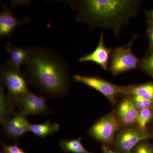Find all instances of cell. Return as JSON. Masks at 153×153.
Returning <instances> with one entry per match:
<instances>
[{
    "mask_svg": "<svg viewBox=\"0 0 153 153\" xmlns=\"http://www.w3.org/2000/svg\"><path fill=\"white\" fill-rule=\"evenodd\" d=\"M5 49L9 54L7 63L14 70L21 72V66L27 62L31 52V47H17L9 42L6 43Z\"/></svg>",
    "mask_w": 153,
    "mask_h": 153,
    "instance_id": "cell-13",
    "label": "cell"
},
{
    "mask_svg": "<svg viewBox=\"0 0 153 153\" xmlns=\"http://www.w3.org/2000/svg\"><path fill=\"white\" fill-rule=\"evenodd\" d=\"M146 34L149 43L148 52L150 54L153 52V25L149 22H147Z\"/></svg>",
    "mask_w": 153,
    "mask_h": 153,
    "instance_id": "cell-22",
    "label": "cell"
},
{
    "mask_svg": "<svg viewBox=\"0 0 153 153\" xmlns=\"http://www.w3.org/2000/svg\"><path fill=\"white\" fill-rule=\"evenodd\" d=\"M0 13L1 38L11 36L17 27L29 22L27 17H25L21 20L17 19L7 5L3 4Z\"/></svg>",
    "mask_w": 153,
    "mask_h": 153,
    "instance_id": "cell-12",
    "label": "cell"
},
{
    "mask_svg": "<svg viewBox=\"0 0 153 153\" xmlns=\"http://www.w3.org/2000/svg\"><path fill=\"white\" fill-rule=\"evenodd\" d=\"M121 125L113 111L104 116L91 127L88 132L97 140L109 146L113 143L115 137Z\"/></svg>",
    "mask_w": 153,
    "mask_h": 153,
    "instance_id": "cell-4",
    "label": "cell"
},
{
    "mask_svg": "<svg viewBox=\"0 0 153 153\" xmlns=\"http://www.w3.org/2000/svg\"><path fill=\"white\" fill-rule=\"evenodd\" d=\"M137 37L135 35L127 44L112 49L108 70L113 75L116 76L140 68L141 59L134 54L132 49Z\"/></svg>",
    "mask_w": 153,
    "mask_h": 153,
    "instance_id": "cell-3",
    "label": "cell"
},
{
    "mask_svg": "<svg viewBox=\"0 0 153 153\" xmlns=\"http://www.w3.org/2000/svg\"><path fill=\"white\" fill-rule=\"evenodd\" d=\"M2 145L3 151L5 153H26L21 148L16 145H8L1 142Z\"/></svg>",
    "mask_w": 153,
    "mask_h": 153,
    "instance_id": "cell-23",
    "label": "cell"
},
{
    "mask_svg": "<svg viewBox=\"0 0 153 153\" xmlns=\"http://www.w3.org/2000/svg\"><path fill=\"white\" fill-rule=\"evenodd\" d=\"M23 75L28 83L47 97H62L70 87L67 63L55 53L41 47H31Z\"/></svg>",
    "mask_w": 153,
    "mask_h": 153,
    "instance_id": "cell-1",
    "label": "cell"
},
{
    "mask_svg": "<svg viewBox=\"0 0 153 153\" xmlns=\"http://www.w3.org/2000/svg\"><path fill=\"white\" fill-rule=\"evenodd\" d=\"M125 95H138L148 100L153 101V83L126 86Z\"/></svg>",
    "mask_w": 153,
    "mask_h": 153,
    "instance_id": "cell-15",
    "label": "cell"
},
{
    "mask_svg": "<svg viewBox=\"0 0 153 153\" xmlns=\"http://www.w3.org/2000/svg\"><path fill=\"white\" fill-rule=\"evenodd\" d=\"M14 103L7 94H5L2 85L0 89V121L2 124L14 112Z\"/></svg>",
    "mask_w": 153,
    "mask_h": 153,
    "instance_id": "cell-16",
    "label": "cell"
},
{
    "mask_svg": "<svg viewBox=\"0 0 153 153\" xmlns=\"http://www.w3.org/2000/svg\"><path fill=\"white\" fill-rule=\"evenodd\" d=\"M77 12L76 20L91 29H109L116 36L138 13L141 1L80 0L66 1Z\"/></svg>",
    "mask_w": 153,
    "mask_h": 153,
    "instance_id": "cell-2",
    "label": "cell"
},
{
    "mask_svg": "<svg viewBox=\"0 0 153 153\" xmlns=\"http://www.w3.org/2000/svg\"><path fill=\"white\" fill-rule=\"evenodd\" d=\"M149 137L145 130L137 126H130L117 133L113 143L116 151L122 153H131L136 146Z\"/></svg>",
    "mask_w": 153,
    "mask_h": 153,
    "instance_id": "cell-6",
    "label": "cell"
},
{
    "mask_svg": "<svg viewBox=\"0 0 153 153\" xmlns=\"http://www.w3.org/2000/svg\"><path fill=\"white\" fill-rule=\"evenodd\" d=\"M112 49L106 47L103 34L100 36L97 46L90 54L80 57L79 62H91L96 63L104 70H108Z\"/></svg>",
    "mask_w": 153,
    "mask_h": 153,
    "instance_id": "cell-11",
    "label": "cell"
},
{
    "mask_svg": "<svg viewBox=\"0 0 153 153\" xmlns=\"http://www.w3.org/2000/svg\"><path fill=\"white\" fill-rule=\"evenodd\" d=\"M131 153H153V148L144 141L136 146Z\"/></svg>",
    "mask_w": 153,
    "mask_h": 153,
    "instance_id": "cell-21",
    "label": "cell"
},
{
    "mask_svg": "<svg viewBox=\"0 0 153 153\" xmlns=\"http://www.w3.org/2000/svg\"></svg>",
    "mask_w": 153,
    "mask_h": 153,
    "instance_id": "cell-25",
    "label": "cell"
},
{
    "mask_svg": "<svg viewBox=\"0 0 153 153\" xmlns=\"http://www.w3.org/2000/svg\"><path fill=\"white\" fill-rule=\"evenodd\" d=\"M1 125L6 135L16 142L20 137L30 131V124L27 117L20 111L14 112Z\"/></svg>",
    "mask_w": 153,
    "mask_h": 153,
    "instance_id": "cell-9",
    "label": "cell"
},
{
    "mask_svg": "<svg viewBox=\"0 0 153 153\" xmlns=\"http://www.w3.org/2000/svg\"><path fill=\"white\" fill-rule=\"evenodd\" d=\"M60 126L57 123H52L51 120L46 121L44 123L30 124V131L36 136L44 138L59 131Z\"/></svg>",
    "mask_w": 153,
    "mask_h": 153,
    "instance_id": "cell-14",
    "label": "cell"
},
{
    "mask_svg": "<svg viewBox=\"0 0 153 153\" xmlns=\"http://www.w3.org/2000/svg\"><path fill=\"white\" fill-rule=\"evenodd\" d=\"M140 68L153 77V52L141 59Z\"/></svg>",
    "mask_w": 153,
    "mask_h": 153,
    "instance_id": "cell-19",
    "label": "cell"
},
{
    "mask_svg": "<svg viewBox=\"0 0 153 153\" xmlns=\"http://www.w3.org/2000/svg\"><path fill=\"white\" fill-rule=\"evenodd\" d=\"M102 153H122L117 151H115L110 148L109 146L103 145L102 146Z\"/></svg>",
    "mask_w": 153,
    "mask_h": 153,
    "instance_id": "cell-24",
    "label": "cell"
},
{
    "mask_svg": "<svg viewBox=\"0 0 153 153\" xmlns=\"http://www.w3.org/2000/svg\"><path fill=\"white\" fill-rule=\"evenodd\" d=\"M153 116L152 108H147L139 111L137 120V126L140 128L146 130L147 125L150 121Z\"/></svg>",
    "mask_w": 153,
    "mask_h": 153,
    "instance_id": "cell-18",
    "label": "cell"
},
{
    "mask_svg": "<svg viewBox=\"0 0 153 153\" xmlns=\"http://www.w3.org/2000/svg\"><path fill=\"white\" fill-rule=\"evenodd\" d=\"M2 85L7 89L11 97L18 96L30 91L25 77L20 71L12 69L7 63L1 66Z\"/></svg>",
    "mask_w": 153,
    "mask_h": 153,
    "instance_id": "cell-8",
    "label": "cell"
},
{
    "mask_svg": "<svg viewBox=\"0 0 153 153\" xmlns=\"http://www.w3.org/2000/svg\"><path fill=\"white\" fill-rule=\"evenodd\" d=\"M10 97L14 104L20 108L21 112L27 117L30 115L47 114L52 112L48 110L46 97L36 95L30 91L18 96Z\"/></svg>",
    "mask_w": 153,
    "mask_h": 153,
    "instance_id": "cell-7",
    "label": "cell"
},
{
    "mask_svg": "<svg viewBox=\"0 0 153 153\" xmlns=\"http://www.w3.org/2000/svg\"><path fill=\"white\" fill-rule=\"evenodd\" d=\"M131 96L134 103L139 111L147 108H152L153 107V101L148 100L138 95Z\"/></svg>",
    "mask_w": 153,
    "mask_h": 153,
    "instance_id": "cell-20",
    "label": "cell"
},
{
    "mask_svg": "<svg viewBox=\"0 0 153 153\" xmlns=\"http://www.w3.org/2000/svg\"><path fill=\"white\" fill-rule=\"evenodd\" d=\"M73 78L76 82L92 88L100 92L112 104L116 102L120 95L125 94L126 86L114 85L100 77L75 74L73 75Z\"/></svg>",
    "mask_w": 153,
    "mask_h": 153,
    "instance_id": "cell-5",
    "label": "cell"
},
{
    "mask_svg": "<svg viewBox=\"0 0 153 153\" xmlns=\"http://www.w3.org/2000/svg\"><path fill=\"white\" fill-rule=\"evenodd\" d=\"M125 96L118 105L116 116L121 125L130 126L136 123L139 111L136 107L131 96Z\"/></svg>",
    "mask_w": 153,
    "mask_h": 153,
    "instance_id": "cell-10",
    "label": "cell"
},
{
    "mask_svg": "<svg viewBox=\"0 0 153 153\" xmlns=\"http://www.w3.org/2000/svg\"><path fill=\"white\" fill-rule=\"evenodd\" d=\"M82 137L70 140H60V146L62 150L66 153H94L87 151L81 142Z\"/></svg>",
    "mask_w": 153,
    "mask_h": 153,
    "instance_id": "cell-17",
    "label": "cell"
}]
</instances>
